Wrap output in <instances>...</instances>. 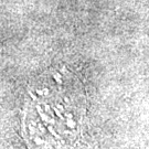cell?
I'll return each mask as SVG.
<instances>
[{"label":"cell","instance_id":"6da1fadb","mask_svg":"<svg viewBox=\"0 0 149 149\" xmlns=\"http://www.w3.org/2000/svg\"><path fill=\"white\" fill-rule=\"evenodd\" d=\"M37 111H38V113H39V115L41 116V119H42L43 122H44V124H45V126H48L49 122H51V123H53V124H54V119H50V120H49L48 116H47V115L42 112V108H41V106H40V105H37Z\"/></svg>","mask_w":149,"mask_h":149},{"label":"cell","instance_id":"7a4b0ae2","mask_svg":"<svg viewBox=\"0 0 149 149\" xmlns=\"http://www.w3.org/2000/svg\"><path fill=\"white\" fill-rule=\"evenodd\" d=\"M48 129H49V132H50V133L53 135V137L55 139H59V140H63V139H62V137H61L60 135H58V134H56V132L54 130L52 126H49V125H48Z\"/></svg>","mask_w":149,"mask_h":149},{"label":"cell","instance_id":"3957f363","mask_svg":"<svg viewBox=\"0 0 149 149\" xmlns=\"http://www.w3.org/2000/svg\"><path fill=\"white\" fill-rule=\"evenodd\" d=\"M53 111H54V113H55V115H56V116H58V117H59L62 122H64V120H65V119H64V117H63V115H62V113H61V111H59V109H58L55 106L53 107Z\"/></svg>","mask_w":149,"mask_h":149},{"label":"cell","instance_id":"277c9868","mask_svg":"<svg viewBox=\"0 0 149 149\" xmlns=\"http://www.w3.org/2000/svg\"><path fill=\"white\" fill-rule=\"evenodd\" d=\"M66 125L69 126L70 128H75V122H73V118H68L66 119Z\"/></svg>","mask_w":149,"mask_h":149},{"label":"cell","instance_id":"5b68a950","mask_svg":"<svg viewBox=\"0 0 149 149\" xmlns=\"http://www.w3.org/2000/svg\"><path fill=\"white\" fill-rule=\"evenodd\" d=\"M29 95L31 96V97H32V100H33V101H34V102H37V101H38V97H37V96H36V95H34L33 93H32L31 91H29Z\"/></svg>","mask_w":149,"mask_h":149},{"label":"cell","instance_id":"8992f818","mask_svg":"<svg viewBox=\"0 0 149 149\" xmlns=\"http://www.w3.org/2000/svg\"><path fill=\"white\" fill-rule=\"evenodd\" d=\"M56 108H58V109H59V111H64V108H63V106H62V105H60V104H58V105H56Z\"/></svg>","mask_w":149,"mask_h":149},{"label":"cell","instance_id":"52a82bcc","mask_svg":"<svg viewBox=\"0 0 149 149\" xmlns=\"http://www.w3.org/2000/svg\"><path fill=\"white\" fill-rule=\"evenodd\" d=\"M39 128L41 129V132H42V133H44V132H45V129L42 127V125H41V124H39Z\"/></svg>","mask_w":149,"mask_h":149},{"label":"cell","instance_id":"ba28073f","mask_svg":"<svg viewBox=\"0 0 149 149\" xmlns=\"http://www.w3.org/2000/svg\"><path fill=\"white\" fill-rule=\"evenodd\" d=\"M34 140H36V143H38V144H39V143H42V140H41V139H39V138H37V137L34 138Z\"/></svg>","mask_w":149,"mask_h":149},{"label":"cell","instance_id":"9c48e42d","mask_svg":"<svg viewBox=\"0 0 149 149\" xmlns=\"http://www.w3.org/2000/svg\"><path fill=\"white\" fill-rule=\"evenodd\" d=\"M66 116H68V118H73V115L72 114H65Z\"/></svg>","mask_w":149,"mask_h":149}]
</instances>
